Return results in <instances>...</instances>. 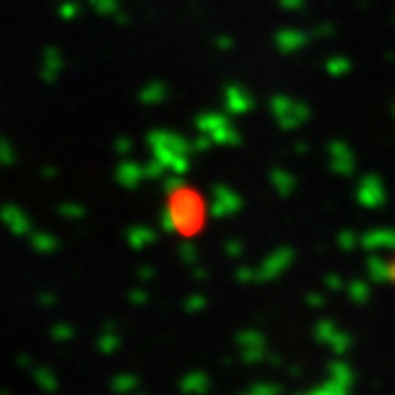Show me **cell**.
<instances>
[{"label":"cell","mask_w":395,"mask_h":395,"mask_svg":"<svg viewBox=\"0 0 395 395\" xmlns=\"http://www.w3.org/2000/svg\"><path fill=\"white\" fill-rule=\"evenodd\" d=\"M387 269H390V280H393V285H395V257L390 260V267Z\"/></svg>","instance_id":"6da1fadb"}]
</instances>
